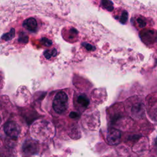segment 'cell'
Masks as SVG:
<instances>
[{
	"label": "cell",
	"mask_w": 157,
	"mask_h": 157,
	"mask_svg": "<svg viewBox=\"0 0 157 157\" xmlns=\"http://www.w3.org/2000/svg\"><path fill=\"white\" fill-rule=\"evenodd\" d=\"M68 96L64 91H59L56 94L53 101V108L58 113L64 112L67 107Z\"/></svg>",
	"instance_id": "obj_1"
},
{
	"label": "cell",
	"mask_w": 157,
	"mask_h": 157,
	"mask_svg": "<svg viewBox=\"0 0 157 157\" xmlns=\"http://www.w3.org/2000/svg\"><path fill=\"white\" fill-rule=\"evenodd\" d=\"M5 133L10 137L17 139L20 133V126L13 121H8L4 126Z\"/></svg>",
	"instance_id": "obj_2"
},
{
	"label": "cell",
	"mask_w": 157,
	"mask_h": 157,
	"mask_svg": "<svg viewBox=\"0 0 157 157\" xmlns=\"http://www.w3.org/2000/svg\"><path fill=\"white\" fill-rule=\"evenodd\" d=\"M121 139V132L118 129H110L107 134V143L110 145H115L119 144Z\"/></svg>",
	"instance_id": "obj_3"
},
{
	"label": "cell",
	"mask_w": 157,
	"mask_h": 157,
	"mask_svg": "<svg viewBox=\"0 0 157 157\" xmlns=\"http://www.w3.org/2000/svg\"><path fill=\"white\" fill-rule=\"evenodd\" d=\"M39 150L37 143L33 140H26L23 145V151L27 155H31Z\"/></svg>",
	"instance_id": "obj_4"
},
{
	"label": "cell",
	"mask_w": 157,
	"mask_h": 157,
	"mask_svg": "<svg viewBox=\"0 0 157 157\" xmlns=\"http://www.w3.org/2000/svg\"><path fill=\"white\" fill-rule=\"evenodd\" d=\"M23 26L29 31L34 32L37 28V23L33 17H30L25 20L23 24Z\"/></svg>",
	"instance_id": "obj_5"
},
{
	"label": "cell",
	"mask_w": 157,
	"mask_h": 157,
	"mask_svg": "<svg viewBox=\"0 0 157 157\" xmlns=\"http://www.w3.org/2000/svg\"><path fill=\"white\" fill-rule=\"evenodd\" d=\"M77 102L79 105H80L82 107H83V108H86L88 106L90 103L89 99L85 94L78 95L77 99Z\"/></svg>",
	"instance_id": "obj_6"
},
{
	"label": "cell",
	"mask_w": 157,
	"mask_h": 157,
	"mask_svg": "<svg viewBox=\"0 0 157 157\" xmlns=\"http://www.w3.org/2000/svg\"><path fill=\"white\" fill-rule=\"evenodd\" d=\"M132 112L135 115L141 116L144 113V108L142 104H137L134 105L132 109Z\"/></svg>",
	"instance_id": "obj_7"
},
{
	"label": "cell",
	"mask_w": 157,
	"mask_h": 157,
	"mask_svg": "<svg viewBox=\"0 0 157 157\" xmlns=\"http://www.w3.org/2000/svg\"><path fill=\"white\" fill-rule=\"evenodd\" d=\"M57 55V51L55 49H53L52 50H45L44 52V55L45 58L50 59L51 57L56 56Z\"/></svg>",
	"instance_id": "obj_8"
},
{
	"label": "cell",
	"mask_w": 157,
	"mask_h": 157,
	"mask_svg": "<svg viewBox=\"0 0 157 157\" xmlns=\"http://www.w3.org/2000/svg\"><path fill=\"white\" fill-rule=\"evenodd\" d=\"M102 4L103 7L107 9V10L111 12L113 9V3L109 0H103L102 1Z\"/></svg>",
	"instance_id": "obj_9"
},
{
	"label": "cell",
	"mask_w": 157,
	"mask_h": 157,
	"mask_svg": "<svg viewBox=\"0 0 157 157\" xmlns=\"http://www.w3.org/2000/svg\"><path fill=\"white\" fill-rule=\"evenodd\" d=\"M14 36H15V30L13 28H12L9 32L4 34L2 36V39L6 41H7L12 39L14 37Z\"/></svg>",
	"instance_id": "obj_10"
},
{
	"label": "cell",
	"mask_w": 157,
	"mask_h": 157,
	"mask_svg": "<svg viewBox=\"0 0 157 157\" xmlns=\"http://www.w3.org/2000/svg\"><path fill=\"white\" fill-rule=\"evenodd\" d=\"M128 18V13L126 10H124L123 12H122V13L120 17V21L121 23L124 24L127 21Z\"/></svg>",
	"instance_id": "obj_11"
},
{
	"label": "cell",
	"mask_w": 157,
	"mask_h": 157,
	"mask_svg": "<svg viewBox=\"0 0 157 157\" xmlns=\"http://www.w3.org/2000/svg\"><path fill=\"white\" fill-rule=\"evenodd\" d=\"M40 42L43 44V45H44L45 46H47V47H50L52 44V42L50 40H49L45 37L41 39Z\"/></svg>",
	"instance_id": "obj_12"
},
{
	"label": "cell",
	"mask_w": 157,
	"mask_h": 157,
	"mask_svg": "<svg viewBox=\"0 0 157 157\" xmlns=\"http://www.w3.org/2000/svg\"><path fill=\"white\" fill-rule=\"evenodd\" d=\"M137 23L139 26L140 27V28L144 27L145 26V25H146L145 21L142 18H138L137 19Z\"/></svg>",
	"instance_id": "obj_13"
},
{
	"label": "cell",
	"mask_w": 157,
	"mask_h": 157,
	"mask_svg": "<svg viewBox=\"0 0 157 157\" xmlns=\"http://www.w3.org/2000/svg\"><path fill=\"white\" fill-rule=\"evenodd\" d=\"M83 45H84V47L87 49V50H88V51L94 50H95V48L93 47V46L91 45H90V44H88V43H83Z\"/></svg>",
	"instance_id": "obj_14"
},
{
	"label": "cell",
	"mask_w": 157,
	"mask_h": 157,
	"mask_svg": "<svg viewBox=\"0 0 157 157\" xmlns=\"http://www.w3.org/2000/svg\"><path fill=\"white\" fill-rule=\"evenodd\" d=\"M18 40L20 42H27L28 41V37L27 36L23 35V36L20 37Z\"/></svg>",
	"instance_id": "obj_15"
},
{
	"label": "cell",
	"mask_w": 157,
	"mask_h": 157,
	"mask_svg": "<svg viewBox=\"0 0 157 157\" xmlns=\"http://www.w3.org/2000/svg\"><path fill=\"white\" fill-rule=\"evenodd\" d=\"M78 116H79V115L77 112H71V113L69 115V117L71 118H75L78 117Z\"/></svg>",
	"instance_id": "obj_16"
},
{
	"label": "cell",
	"mask_w": 157,
	"mask_h": 157,
	"mask_svg": "<svg viewBox=\"0 0 157 157\" xmlns=\"http://www.w3.org/2000/svg\"><path fill=\"white\" fill-rule=\"evenodd\" d=\"M154 117L155 118H157V109L154 112Z\"/></svg>",
	"instance_id": "obj_17"
},
{
	"label": "cell",
	"mask_w": 157,
	"mask_h": 157,
	"mask_svg": "<svg viewBox=\"0 0 157 157\" xmlns=\"http://www.w3.org/2000/svg\"><path fill=\"white\" fill-rule=\"evenodd\" d=\"M155 147H156V148L157 149V138L155 140Z\"/></svg>",
	"instance_id": "obj_18"
}]
</instances>
